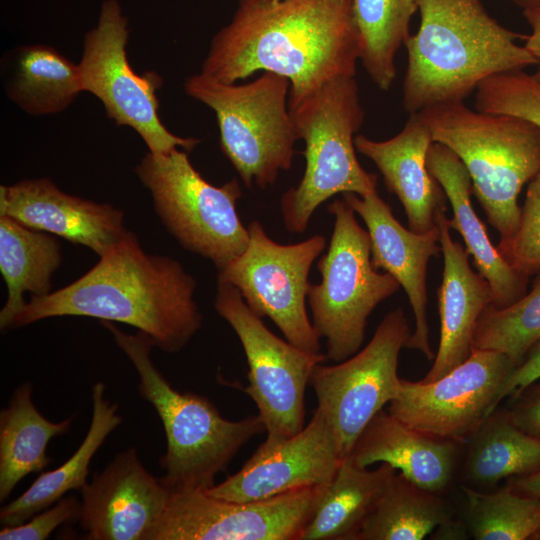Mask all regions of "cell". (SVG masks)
Here are the masks:
<instances>
[{
  "mask_svg": "<svg viewBox=\"0 0 540 540\" xmlns=\"http://www.w3.org/2000/svg\"><path fill=\"white\" fill-rule=\"evenodd\" d=\"M359 57L352 0H238L201 72L226 84L259 70L282 75L292 109L327 82L355 76Z\"/></svg>",
  "mask_w": 540,
  "mask_h": 540,
  "instance_id": "cell-1",
  "label": "cell"
},
{
  "mask_svg": "<svg viewBox=\"0 0 540 540\" xmlns=\"http://www.w3.org/2000/svg\"><path fill=\"white\" fill-rule=\"evenodd\" d=\"M197 282L176 259L147 253L132 231L72 283L31 296L12 328L62 316L120 322L147 334L166 353L180 352L198 332Z\"/></svg>",
  "mask_w": 540,
  "mask_h": 540,
  "instance_id": "cell-2",
  "label": "cell"
},
{
  "mask_svg": "<svg viewBox=\"0 0 540 540\" xmlns=\"http://www.w3.org/2000/svg\"><path fill=\"white\" fill-rule=\"evenodd\" d=\"M420 25L405 42L403 105L409 114L463 102L486 79L539 64L525 36L500 25L480 0H419Z\"/></svg>",
  "mask_w": 540,
  "mask_h": 540,
  "instance_id": "cell-3",
  "label": "cell"
},
{
  "mask_svg": "<svg viewBox=\"0 0 540 540\" xmlns=\"http://www.w3.org/2000/svg\"><path fill=\"white\" fill-rule=\"evenodd\" d=\"M100 324L135 367L139 394L162 422L166 451L159 461L165 471L161 481L173 492L208 490L240 449L265 432L262 420L258 414L228 420L208 398L176 390L151 359L155 347L151 337L142 331L126 333L111 321Z\"/></svg>",
  "mask_w": 540,
  "mask_h": 540,
  "instance_id": "cell-4",
  "label": "cell"
},
{
  "mask_svg": "<svg viewBox=\"0 0 540 540\" xmlns=\"http://www.w3.org/2000/svg\"><path fill=\"white\" fill-rule=\"evenodd\" d=\"M433 141L452 150L466 167L472 194L500 241L519 226L518 196L540 172V127L519 117L470 109L464 102L417 112Z\"/></svg>",
  "mask_w": 540,
  "mask_h": 540,
  "instance_id": "cell-5",
  "label": "cell"
},
{
  "mask_svg": "<svg viewBox=\"0 0 540 540\" xmlns=\"http://www.w3.org/2000/svg\"><path fill=\"white\" fill-rule=\"evenodd\" d=\"M289 110L305 142L306 166L280 206L286 229L303 233L323 202L339 193L365 196L377 189L378 177L362 168L355 153V134L365 116L355 76L327 82Z\"/></svg>",
  "mask_w": 540,
  "mask_h": 540,
  "instance_id": "cell-6",
  "label": "cell"
},
{
  "mask_svg": "<svg viewBox=\"0 0 540 540\" xmlns=\"http://www.w3.org/2000/svg\"><path fill=\"white\" fill-rule=\"evenodd\" d=\"M184 89L215 112L220 148L248 188L265 189L290 169L299 138L286 77L265 71L249 83L226 84L201 72Z\"/></svg>",
  "mask_w": 540,
  "mask_h": 540,
  "instance_id": "cell-7",
  "label": "cell"
},
{
  "mask_svg": "<svg viewBox=\"0 0 540 540\" xmlns=\"http://www.w3.org/2000/svg\"><path fill=\"white\" fill-rule=\"evenodd\" d=\"M328 211L334 216L333 232L317 263L321 282L310 284L307 302L313 327L326 340V358L337 363L360 350L370 314L401 286L373 266L369 234L350 205L335 199Z\"/></svg>",
  "mask_w": 540,
  "mask_h": 540,
  "instance_id": "cell-8",
  "label": "cell"
},
{
  "mask_svg": "<svg viewBox=\"0 0 540 540\" xmlns=\"http://www.w3.org/2000/svg\"><path fill=\"white\" fill-rule=\"evenodd\" d=\"M135 173L162 224L184 249L210 260L218 271L245 251L249 232L237 212L242 196L237 179L212 185L178 148L148 152Z\"/></svg>",
  "mask_w": 540,
  "mask_h": 540,
  "instance_id": "cell-9",
  "label": "cell"
},
{
  "mask_svg": "<svg viewBox=\"0 0 540 540\" xmlns=\"http://www.w3.org/2000/svg\"><path fill=\"white\" fill-rule=\"evenodd\" d=\"M214 307L243 347L249 367L245 392L265 426L264 443L293 437L306 425V387L326 355L303 350L276 336L231 284L218 283Z\"/></svg>",
  "mask_w": 540,
  "mask_h": 540,
  "instance_id": "cell-10",
  "label": "cell"
},
{
  "mask_svg": "<svg viewBox=\"0 0 540 540\" xmlns=\"http://www.w3.org/2000/svg\"><path fill=\"white\" fill-rule=\"evenodd\" d=\"M247 229V248L218 271V283L237 288L248 307L270 318L288 342L319 353L321 338L309 320L306 301L310 269L326 248V238L318 234L286 245L273 241L257 220Z\"/></svg>",
  "mask_w": 540,
  "mask_h": 540,
  "instance_id": "cell-11",
  "label": "cell"
},
{
  "mask_svg": "<svg viewBox=\"0 0 540 540\" xmlns=\"http://www.w3.org/2000/svg\"><path fill=\"white\" fill-rule=\"evenodd\" d=\"M127 25L118 0H105L96 26L83 41L78 66L84 91L102 102L107 116L117 125L137 132L149 152L162 154L174 148L192 151L198 139L176 136L160 120L157 90L162 85L161 77L155 72L137 74L130 66Z\"/></svg>",
  "mask_w": 540,
  "mask_h": 540,
  "instance_id": "cell-12",
  "label": "cell"
},
{
  "mask_svg": "<svg viewBox=\"0 0 540 540\" xmlns=\"http://www.w3.org/2000/svg\"><path fill=\"white\" fill-rule=\"evenodd\" d=\"M411 335L401 308L388 312L368 344L348 359L318 364L309 384L332 430L339 457H349L358 437L399 390V354Z\"/></svg>",
  "mask_w": 540,
  "mask_h": 540,
  "instance_id": "cell-13",
  "label": "cell"
},
{
  "mask_svg": "<svg viewBox=\"0 0 540 540\" xmlns=\"http://www.w3.org/2000/svg\"><path fill=\"white\" fill-rule=\"evenodd\" d=\"M514 368L501 352L474 349L464 362L435 381L401 379L387 411L422 432L467 440L504 399Z\"/></svg>",
  "mask_w": 540,
  "mask_h": 540,
  "instance_id": "cell-14",
  "label": "cell"
},
{
  "mask_svg": "<svg viewBox=\"0 0 540 540\" xmlns=\"http://www.w3.org/2000/svg\"><path fill=\"white\" fill-rule=\"evenodd\" d=\"M327 485L252 502L172 491L148 540H298Z\"/></svg>",
  "mask_w": 540,
  "mask_h": 540,
  "instance_id": "cell-15",
  "label": "cell"
},
{
  "mask_svg": "<svg viewBox=\"0 0 540 540\" xmlns=\"http://www.w3.org/2000/svg\"><path fill=\"white\" fill-rule=\"evenodd\" d=\"M341 459L326 418L316 407L308 424L291 438L262 443L235 474L205 492L234 502H252L327 485Z\"/></svg>",
  "mask_w": 540,
  "mask_h": 540,
  "instance_id": "cell-16",
  "label": "cell"
},
{
  "mask_svg": "<svg viewBox=\"0 0 540 540\" xmlns=\"http://www.w3.org/2000/svg\"><path fill=\"white\" fill-rule=\"evenodd\" d=\"M80 526L89 540H148L172 491L130 447L81 490Z\"/></svg>",
  "mask_w": 540,
  "mask_h": 540,
  "instance_id": "cell-17",
  "label": "cell"
},
{
  "mask_svg": "<svg viewBox=\"0 0 540 540\" xmlns=\"http://www.w3.org/2000/svg\"><path fill=\"white\" fill-rule=\"evenodd\" d=\"M342 195L367 227L373 266L392 275L408 297L415 329L406 348L417 350L427 360H433L435 354L430 346L426 315V275L430 258L441 251L437 225L423 233L405 228L380 198L377 189L362 197L355 193Z\"/></svg>",
  "mask_w": 540,
  "mask_h": 540,
  "instance_id": "cell-18",
  "label": "cell"
},
{
  "mask_svg": "<svg viewBox=\"0 0 540 540\" xmlns=\"http://www.w3.org/2000/svg\"><path fill=\"white\" fill-rule=\"evenodd\" d=\"M0 215L85 246L98 256L128 231L122 210L67 194L48 178L1 185Z\"/></svg>",
  "mask_w": 540,
  "mask_h": 540,
  "instance_id": "cell-19",
  "label": "cell"
},
{
  "mask_svg": "<svg viewBox=\"0 0 540 540\" xmlns=\"http://www.w3.org/2000/svg\"><path fill=\"white\" fill-rule=\"evenodd\" d=\"M447 218L446 207L436 212L444 260L442 282L437 290L440 340L423 382L439 379L470 356L478 320L492 302L490 284L471 268L466 248L452 239Z\"/></svg>",
  "mask_w": 540,
  "mask_h": 540,
  "instance_id": "cell-20",
  "label": "cell"
},
{
  "mask_svg": "<svg viewBox=\"0 0 540 540\" xmlns=\"http://www.w3.org/2000/svg\"><path fill=\"white\" fill-rule=\"evenodd\" d=\"M428 126L418 113L409 114L394 137L372 140L356 135V150L369 158L382 174L389 192L401 202L410 230L423 233L436 226V212L446 207L447 197L427 168V153L433 143Z\"/></svg>",
  "mask_w": 540,
  "mask_h": 540,
  "instance_id": "cell-21",
  "label": "cell"
},
{
  "mask_svg": "<svg viewBox=\"0 0 540 540\" xmlns=\"http://www.w3.org/2000/svg\"><path fill=\"white\" fill-rule=\"evenodd\" d=\"M459 443L412 428L382 409L362 431L349 458L360 467L389 464L417 486L441 494L454 478Z\"/></svg>",
  "mask_w": 540,
  "mask_h": 540,
  "instance_id": "cell-22",
  "label": "cell"
},
{
  "mask_svg": "<svg viewBox=\"0 0 540 540\" xmlns=\"http://www.w3.org/2000/svg\"><path fill=\"white\" fill-rule=\"evenodd\" d=\"M427 168L451 205L449 228L461 235L477 271L490 284L491 305L504 308L516 302L527 292L529 277L508 264L492 244L472 205V182L466 167L447 146L433 142L427 153Z\"/></svg>",
  "mask_w": 540,
  "mask_h": 540,
  "instance_id": "cell-23",
  "label": "cell"
},
{
  "mask_svg": "<svg viewBox=\"0 0 540 540\" xmlns=\"http://www.w3.org/2000/svg\"><path fill=\"white\" fill-rule=\"evenodd\" d=\"M63 261L62 248L54 235L32 229L0 215V272L7 286V300L0 311L1 331L24 308V294L43 296L52 288V277Z\"/></svg>",
  "mask_w": 540,
  "mask_h": 540,
  "instance_id": "cell-24",
  "label": "cell"
},
{
  "mask_svg": "<svg viewBox=\"0 0 540 540\" xmlns=\"http://www.w3.org/2000/svg\"><path fill=\"white\" fill-rule=\"evenodd\" d=\"M92 419L85 438L74 454L51 471L43 472L20 496L0 510V523L15 526L52 506L70 490L87 483L90 462L108 435L122 422L118 404L105 398V385L92 387Z\"/></svg>",
  "mask_w": 540,
  "mask_h": 540,
  "instance_id": "cell-25",
  "label": "cell"
},
{
  "mask_svg": "<svg viewBox=\"0 0 540 540\" xmlns=\"http://www.w3.org/2000/svg\"><path fill=\"white\" fill-rule=\"evenodd\" d=\"M73 416L52 422L32 401V384L24 382L0 412V501H5L27 475L44 470L52 461L48 442L71 428Z\"/></svg>",
  "mask_w": 540,
  "mask_h": 540,
  "instance_id": "cell-26",
  "label": "cell"
},
{
  "mask_svg": "<svg viewBox=\"0 0 540 540\" xmlns=\"http://www.w3.org/2000/svg\"><path fill=\"white\" fill-rule=\"evenodd\" d=\"M396 472L386 463L370 470L349 457L342 460L298 540H355Z\"/></svg>",
  "mask_w": 540,
  "mask_h": 540,
  "instance_id": "cell-27",
  "label": "cell"
},
{
  "mask_svg": "<svg viewBox=\"0 0 540 540\" xmlns=\"http://www.w3.org/2000/svg\"><path fill=\"white\" fill-rule=\"evenodd\" d=\"M540 469V437L519 428L508 411L496 409L467 438L464 479L471 488L495 486L501 480Z\"/></svg>",
  "mask_w": 540,
  "mask_h": 540,
  "instance_id": "cell-28",
  "label": "cell"
},
{
  "mask_svg": "<svg viewBox=\"0 0 540 540\" xmlns=\"http://www.w3.org/2000/svg\"><path fill=\"white\" fill-rule=\"evenodd\" d=\"M15 60L7 95L30 115L59 113L84 92L78 64L51 46H22Z\"/></svg>",
  "mask_w": 540,
  "mask_h": 540,
  "instance_id": "cell-29",
  "label": "cell"
},
{
  "mask_svg": "<svg viewBox=\"0 0 540 540\" xmlns=\"http://www.w3.org/2000/svg\"><path fill=\"white\" fill-rule=\"evenodd\" d=\"M451 519L440 494L395 473L355 540H421Z\"/></svg>",
  "mask_w": 540,
  "mask_h": 540,
  "instance_id": "cell-30",
  "label": "cell"
},
{
  "mask_svg": "<svg viewBox=\"0 0 540 540\" xmlns=\"http://www.w3.org/2000/svg\"><path fill=\"white\" fill-rule=\"evenodd\" d=\"M419 0H352L362 65L382 91L396 77L395 56L409 38V24Z\"/></svg>",
  "mask_w": 540,
  "mask_h": 540,
  "instance_id": "cell-31",
  "label": "cell"
},
{
  "mask_svg": "<svg viewBox=\"0 0 540 540\" xmlns=\"http://www.w3.org/2000/svg\"><path fill=\"white\" fill-rule=\"evenodd\" d=\"M461 488L467 499L466 525L474 539H533L540 531V497L511 486L493 492Z\"/></svg>",
  "mask_w": 540,
  "mask_h": 540,
  "instance_id": "cell-32",
  "label": "cell"
},
{
  "mask_svg": "<svg viewBox=\"0 0 540 540\" xmlns=\"http://www.w3.org/2000/svg\"><path fill=\"white\" fill-rule=\"evenodd\" d=\"M540 341V274L530 291L504 308L489 304L482 312L472 350L487 349L505 354L516 367Z\"/></svg>",
  "mask_w": 540,
  "mask_h": 540,
  "instance_id": "cell-33",
  "label": "cell"
},
{
  "mask_svg": "<svg viewBox=\"0 0 540 540\" xmlns=\"http://www.w3.org/2000/svg\"><path fill=\"white\" fill-rule=\"evenodd\" d=\"M475 99L478 111L512 115L540 127V80L523 70L484 80L476 89Z\"/></svg>",
  "mask_w": 540,
  "mask_h": 540,
  "instance_id": "cell-34",
  "label": "cell"
},
{
  "mask_svg": "<svg viewBox=\"0 0 540 540\" xmlns=\"http://www.w3.org/2000/svg\"><path fill=\"white\" fill-rule=\"evenodd\" d=\"M496 247L518 272L528 277L540 272V172L528 183L517 231Z\"/></svg>",
  "mask_w": 540,
  "mask_h": 540,
  "instance_id": "cell-35",
  "label": "cell"
},
{
  "mask_svg": "<svg viewBox=\"0 0 540 540\" xmlns=\"http://www.w3.org/2000/svg\"><path fill=\"white\" fill-rule=\"evenodd\" d=\"M81 502L73 496H64L53 506L33 515L22 524L3 526L1 540H45L60 525L79 520Z\"/></svg>",
  "mask_w": 540,
  "mask_h": 540,
  "instance_id": "cell-36",
  "label": "cell"
},
{
  "mask_svg": "<svg viewBox=\"0 0 540 540\" xmlns=\"http://www.w3.org/2000/svg\"><path fill=\"white\" fill-rule=\"evenodd\" d=\"M510 397L514 400L507 410L511 420L525 432L540 437V384L532 383Z\"/></svg>",
  "mask_w": 540,
  "mask_h": 540,
  "instance_id": "cell-37",
  "label": "cell"
},
{
  "mask_svg": "<svg viewBox=\"0 0 540 540\" xmlns=\"http://www.w3.org/2000/svg\"><path fill=\"white\" fill-rule=\"evenodd\" d=\"M538 380H540V341L511 372L504 387L503 397H510Z\"/></svg>",
  "mask_w": 540,
  "mask_h": 540,
  "instance_id": "cell-38",
  "label": "cell"
},
{
  "mask_svg": "<svg viewBox=\"0 0 540 540\" xmlns=\"http://www.w3.org/2000/svg\"><path fill=\"white\" fill-rule=\"evenodd\" d=\"M523 15L531 27L524 47L540 61V6L523 9Z\"/></svg>",
  "mask_w": 540,
  "mask_h": 540,
  "instance_id": "cell-39",
  "label": "cell"
},
{
  "mask_svg": "<svg viewBox=\"0 0 540 540\" xmlns=\"http://www.w3.org/2000/svg\"><path fill=\"white\" fill-rule=\"evenodd\" d=\"M510 486L522 494L540 497V469L520 477Z\"/></svg>",
  "mask_w": 540,
  "mask_h": 540,
  "instance_id": "cell-40",
  "label": "cell"
},
{
  "mask_svg": "<svg viewBox=\"0 0 540 540\" xmlns=\"http://www.w3.org/2000/svg\"><path fill=\"white\" fill-rule=\"evenodd\" d=\"M522 9L540 6V0H509Z\"/></svg>",
  "mask_w": 540,
  "mask_h": 540,
  "instance_id": "cell-41",
  "label": "cell"
},
{
  "mask_svg": "<svg viewBox=\"0 0 540 540\" xmlns=\"http://www.w3.org/2000/svg\"><path fill=\"white\" fill-rule=\"evenodd\" d=\"M534 76H535L538 80H540V63L538 64V69H537L536 73L534 74Z\"/></svg>",
  "mask_w": 540,
  "mask_h": 540,
  "instance_id": "cell-42",
  "label": "cell"
}]
</instances>
